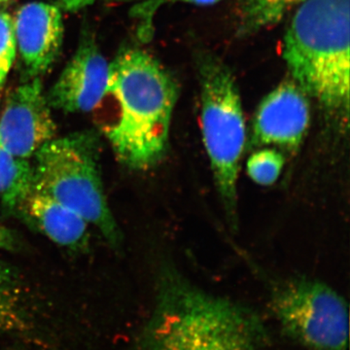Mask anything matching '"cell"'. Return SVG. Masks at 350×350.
<instances>
[{"mask_svg":"<svg viewBox=\"0 0 350 350\" xmlns=\"http://www.w3.org/2000/svg\"><path fill=\"white\" fill-rule=\"evenodd\" d=\"M306 0H244L239 33L250 36L278 24L294 7Z\"/></svg>","mask_w":350,"mask_h":350,"instance_id":"obj_13","label":"cell"},{"mask_svg":"<svg viewBox=\"0 0 350 350\" xmlns=\"http://www.w3.org/2000/svg\"><path fill=\"white\" fill-rule=\"evenodd\" d=\"M262 327L244 306L163 269L142 350H259Z\"/></svg>","mask_w":350,"mask_h":350,"instance_id":"obj_2","label":"cell"},{"mask_svg":"<svg viewBox=\"0 0 350 350\" xmlns=\"http://www.w3.org/2000/svg\"><path fill=\"white\" fill-rule=\"evenodd\" d=\"M137 1L135 13L138 19L142 21V33L148 36L150 33V27L153 22L154 16L163 4L175 3V2H184V3L195 4V5L206 6L213 5L221 0H133Z\"/></svg>","mask_w":350,"mask_h":350,"instance_id":"obj_16","label":"cell"},{"mask_svg":"<svg viewBox=\"0 0 350 350\" xmlns=\"http://www.w3.org/2000/svg\"><path fill=\"white\" fill-rule=\"evenodd\" d=\"M271 308L283 330L310 350H347L349 306L326 283L295 278L271 293Z\"/></svg>","mask_w":350,"mask_h":350,"instance_id":"obj_6","label":"cell"},{"mask_svg":"<svg viewBox=\"0 0 350 350\" xmlns=\"http://www.w3.org/2000/svg\"><path fill=\"white\" fill-rule=\"evenodd\" d=\"M14 213L62 247L78 251L89 244V223L38 189L31 187Z\"/></svg>","mask_w":350,"mask_h":350,"instance_id":"obj_11","label":"cell"},{"mask_svg":"<svg viewBox=\"0 0 350 350\" xmlns=\"http://www.w3.org/2000/svg\"><path fill=\"white\" fill-rule=\"evenodd\" d=\"M100 148L92 131L53 138L33 157L32 187L75 211L117 246L121 234L103 187Z\"/></svg>","mask_w":350,"mask_h":350,"instance_id":"obj_4","label":"cell"},{"mask_svg":"<svg viewBox=\"0 0 350 350\" xmlns=\"http://www.w3.org/2000/svg\"><path fill=\"white\" fill-rule=\"evenodd\" d=\"M200 128L214 183L230 223L238 221V182L247 131L238 85L228 66L213 55L198 63Z\"/></svg>","mask_w":350,"mask_h":350,"instance_id":"obj_5","label":"cell"},{"mask_svg":"<svg viewBox=\"0 0 350 350\" xmlns=\"http://www.w3.org/2000/svg\"><path fill=\"white\" fill-rule=\"evenodd\" d=\"M12 244L13 241L10 234L0 226V248L9 250V248L12 247Z\"/></svg>","mask_w":350,"mask_h":350,"instance_id":"obj_18","label":"cell"},{"mask_svg":"<svg viewBox=\"0 0 350 350\" xmlns=\"http://www.w3.org/2000/svg\"><path fill=\"white\" fill-rule=\"evenodd\" d=\"M36 77L14 91L0 118V144L18 158L29 160L56 137V124Z\"/></svg>","mask_w":350,"mask_h":350,"instance_id":"obj_8","label":"cell"},{"mask_svg":"<svg viewBox=\"0 0 350 350\" xmlns=\"http://www.w3.org/2000/svg\"><path fill=\"white\" fill-rule=\"evenodd\" d=\"M310 124L308 94L293 80H286L258 105L253 119L251 145L295 153L303 144Z\"/></svg>","mask_w":350,"mask_h":350,"instance_id":"obj_7","label":"cell"},{"mask_svg":"<svg viewBox=\"0 0 350 350\" xmlns=\"http://www.w3.org/2000/svg\"><path fill=\"white\" fill-rule=\"evenodd\" d=\"M350 0H306L294 14L282 57L290 77L328 116L347 126Z\"/></svg>","mask_w":350,"mask_h":350,"instance_id":"obj_3","label":"cell"},{"mask_svg":"<svg viewBox=\"0 0 350 350\" xmlns=\"http://www.w3.org/2000/svg\"><path fill=\"white\" fill-rule=\"evenodd\" d=\"M96 0H53L57 8L64 12H77L93 4Z\"/></svg>","mask_w":350,"mask_h":350,"instance_id":"obj_17","label":"cell"},{"mask_svg":"<svg viewBox=\"0 0 350 350\" xmlns=\"http://www.w3.org/2000/svg\"><path fill=\"white\" fill-rule=\"evenodd\" d=\"M109 64L93 40L80 44L46 96L51 108L66 113L90 112L107 96Z\"/></svg>","mask_w":350,"mask_h":350,"instance_id":"obj_9","label":"cell"},{"mask_svg":"<svg viewBox=\"0 0 350 350\" xmlns=\"http://www.w3.org/2000/svg\"><path fill=\"white\" fill-rule=\"evenodd\" d=\"M14 31L25 72L32 78L39 77L50 68L61 50V9L45 2L25 4L17 14Z\"/></svg>","mask_w":350,"mask_h":350,"instance_id":"obj_10","label":"cell"},{"mask_svg":"<svg viewBox=\"0 0 350 350\" xmlns=\"http://www.w3.org/2000/svg\"><path fill=\"white\" fill-rule=\"evenodd\" d=\"M7 1V0H0V3H2V2Z\"/></svg>","mask_w":350,"mask_h":350,"instance_id":"obj_19","label":"cell"},{"mask_svg":"<svg viewBox=\"0 0 350 350\" xmlns=\"http://www.w3.org/2000/svg\"><path fill=\"white\" fill-rule=\"evenodd\" d=\"M32 187V165L18 158L0 144V200L8 213H14Z\"/></svg>","mask_w":350,"mask_h":350,"instance_id":"obj_12","label":"cell"},{"mask_svg":"<svg viewBox=\"0 0 350 350\" xmlns=\"http://www.w3.org/2000/svg\"><path fill=\"white\" fill-rule=\"evenodd\" d=\"M107 96L116 113L103 131L119 162L135 170L156 167L167 155L178 86L148 53L126 49L109 64Z\"/></svg>","mask_w":350,"mask_h":350,"instance_id":"obj_1","label":"cell"},{"mask_svg":"<svg viewBox=\"0 0 350 350\" xmlns=\"http://www.w3.org/2000/svg\"><path fill=\"white\" fill-rule=\"evenodd\" d=\"M285 158L278 149L262 147L251 154L246 162V172L260 186L275 184L282 174Z\"/></svg>","mask_w":350,"mask_h":350,"instance_id":"obj_14","label":"cell"},{"mask_svg":"<svg viewBox=\"0 0 350 350\" xmlns=\"http://www.w3.org/2000/svg\"><path fill=\"white\" fill-rule=\"evenodd\" d=\"M16 48L14 21L9 14L0 11V89L12 66Z\"/></svg>","mask_w":350,"mask_h":350,"instance_id":"obj_15","label":"cell"}]
</instances>
